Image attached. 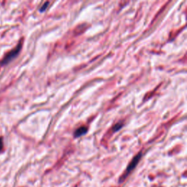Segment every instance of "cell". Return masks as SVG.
<instances>
[{
  "instance_id": "7a4b0ae2",
  "label": "cell",
  "mask_w": 187,
  "mask_h": 187,
  "mask_svg": "<svg viewBox=\"0 0 187 187\" xmlns=\"http://www.w3.org/2000/svg\"><path fill=\"white\" fill-rule=\"evenodd\" d=\"M21 46H22V42H20L19 45H18L15 48L13 49L12 51H10V52L5 56V58L3 59L2 61L1 62V64H2V65H3V64L4 65H5V64H7V63L10 62V61H12L14 58L16 57L18 54H19V52H20V49H21Z\"/></svg>"
},
{
  "instance_id": "277c9868",
  "label": "cell",
  "mask_w": 187,
  "mask_h": 187,
  "mask_svg": "<svg viewBox=\"0 0 187 187\" xmlns=\"http://www.w3.org/2000/svg\"><path fill=\"white\" fill-rule=\"evenodd\" d=\"M122 126H123V124H122L117 123L116 124H115L114 126H113V131H118V130H119L120 129L122 128Z\"/></svg>"
},
{
  "instance_id": "6da1fadb",
  "label": "cell",
  "mask_w": 187,
  "mask_h": 187,
  "mask_svg": "<svg viewBox=\"0 0 187 187\" xmlns=\"http://www.w3.org/2000/svg\"><path fill=\"white\" fill-rule=\"evenodd\" d=\"M141 157H142V153L141 152H140V153H137V155L135 156L133 159H132V160L130 162V163L129 164V165L127 166V167H126V171H125V173L124 174L122 177H121V178H120V180H119L120 183H122V181H124V179L126 178L127 176H128L129 174H130V172H131V171H132V170H133L136 167V166L137 165V164H138L139 161L140 160Z\"/></svg>"
},
{
  "instance_id": "8992f818",
  "label": "cell",
  "mask_w": 187,
  "mask_h": 187,
  "mask_svg": "<svg viewBox=\"0 0 187 187\" xmlns=\"http://www.w3.org/2000/svg\"><path fill=\"white\" fill-rule=\"evenodd\" d=\"M3 148V141H2V139L0 137V151L2 150Z\"/></svg>"
},
{
  "instance_id": "5b68a950",
  "label": "cell",
  "mask_w": 187,
  "mask_h": 187,
  "mask_svg": "<svg viewBox=\"0 0 187 187\" xmlns=\"http://www.w3.org/2000/svg\"><path fill=\"white\" fill-rule=\"evenodd\" d=\"M49 3H50V2H45V4H44L43 5H42V7L40 8V11H41V12H43V11H45V10H46V8H47L48 6Z\"/></svg>"
},
{
  "instance_id": "3957f363",
  "label": "cell",
  "mask_w": 187,
  "mask_h": 187,
  "mask_svg": "<svg viewBox=\"0 0 187 187\" xmlns=\"http://www.w3.org/2000/svg\"><path fill=\"white\" fill-rule=\"evenodd\" d=\"M87 128L86 126H81L78 130H76L74 132V137H79L82 136V135H85L87 132Z\"/></svg>"
}]
</instances>
